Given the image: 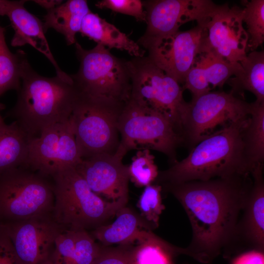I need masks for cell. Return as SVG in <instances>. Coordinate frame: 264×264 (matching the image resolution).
Masks as SVG:
<instances>
[{"label":"cell","mask_w":264,"mask_h":264,"mask_svg":"<svg viewBox=\"0 0 264 264\" xmlns=\"http://www.w3.org/2000/svg\"><path fill=\"white\" fill-rule=\"evenodd\" d=\"M263 163H258L251 174L253 183L241 220L239 242L243 241L253 249L264 248V180Z\"/></svg>","instance_id":"19"},{"label":"cell","mask_w":264,"mask_h":264,"mask_svg":"<svg viewBox=\"0 0 264 264\" xmlns=\"http://www.w3.org/2000/svg\"><path fill=\"white\" fill-rule=\"evenodd\" d=\"M129 62L130 100L165 116L181 134L180 113L185 102L182 87L148 57H135Z\"/></svg>","instance_id":"10"},{"label":"cell","mask_w":264,"mask_h":264,"mask_svg":"<svg viewBox=\"0 0 264 264\" xmlns=\"http://www.w3.org/2000/svg\"><path fill=\"white\" fill-rule=\"evenodd\" d=\"M22 85L10 112L15 121L33 138L47 127L69 119L79 93L73 82L35 72L26 57L22 66Z\"/></svg>","instance_id":"3"},{"label":"cell","mask_w":264,"mask_h":264,"mask_svg":"<svg viewBox=\"0 0 264 264\" xmlns=\"http://www.w3.org/2000/svg\"><path fill=\"white\" fill-rule=\"evenodd\" d=\"M22 165L0 175V219L22 221L51 214L54 204L53 182Z\"/></svg>","instance_id":"9"},{"label":"cell","mask_w":264,"mask_h":264,"mask_svg":"<svg viewBox=\"0 0 264 264\" xmlns=\"http://www.w3.org/2000/svg\"></svg>","instance_id":"39"},{"label":"cell","mask_w":264,"mask_h":264,"mask_svg":"<svg viewBox=\"0 0 264 264\" xmlns=\"http://www.w3.org/2000/svg\"><path fill=\"white\" fill-rule=\"evenodd\" d=\"M249 116L209 135L181 161L159 171L157 184H179L250 174L242 133Z\"/></svg>","instance_id":"2"},{"label":"cell","mask_w":264,"mask_h":264,"mask_svg":"<svg viewBox=\"0 0 264 264\" xmlns=\"http://www.w3.org/2000/svg\"><path fill=\"white\" fill-rule=\"evenodd\" d=\"M114 221L108 225L95 228L91 235L104 246L118 244L131 245L146 230L149 224L130 208L124 206L116 214Z\"/></svg>","instance_id":"20"},{"label":"cell","mask_w":264,"mask_h":264,"mask_svg":"<svg viewBox=\"0 0 264 264\" xmlns=\"http://www.w3.org/2000/svg\"><path fill=\"white\" fill-rule=\"evenodd\" d=\"M86 230L76 229L75 250L72 264H94L102 250Z\"/></svg>","instance_id":"31"},{"label":"cell","mask_w":264,"mask_h":264,"mask_svg":"<svg viewBox=\"0 0 264 264\" xmlns=\"http://www.w3.org/2000/svg\"><path fill=\"white\" fill-rule=\"evenodd\" d=\"M160 184H150L145 187L138 201L141 217L152 228L158 226L160 216L165 209L162 203Z\"/></svg>","instance_id":"30"},{"label":"cell","mask_w":264,"mask_h":264,"mask_svg":"<svg viewBox=\"0 0 264 264\" xmlns=\"http://www.w3.org/2000/svg\"><path fill=\"white\" fill-rule=\"evenodd\" d=\"M239 63L227 62L211 52L200 53L185 78L184 90H189L192 99L222 88L240 67Z\"/></svg>","instance_id":"18"},{"label":"cell","mask_w":264,"mask_h":264,"mask_svg":"<svg viewBox=\"0 0 264 264\" xmlns=\"http://www.w3.org/2000/svg\"><path fill=\"white\" fill-rule=\"evenodd\" d=\"M252 183L250 174L162 184L181 204L191 224V241L187 247L181 248V254L208 264L239 242L241 220Z\"/></svg>","instance_id":"1"},{"label":"cell","mask_w":264,"mask_h":264,"mask_svg":"<svg viewBox=\"0 0 264 264\" xmlns=\"http://www.w3.org/2000/svg\"><path fill=\"white\" fill-rule=\"evenodd\" d=\"M154 156L148 149L138 150L128 165L130 180L135 186L146 187L156 181L159 171Z\"/></svg>","instance_id":"29"},{"label":"cell","mask_w":264,"mask_h":264,"mask_svg":"<svg viewBox=\"0 0 264 264\" xmlns=\"http://www.w3.org/2000/svg\"><path fill=\"white\" fill-rule=\"evenodd\" d=\"M95 6L100 9L108 8L111 11L134 17L137 21H146V12L143 2L140 0H102Z\"/></svg>","instance_id":"33"},{"label":"cell","mask_w":264,"mask_h":264,"mask_svg":"<svg viewBox=\"0 0 264 264\" xmlns=\"http://www.w3.org/2000/svg\"><path fill=\"white\" fill-rule=\"evenodd\" d=\"M79 32L97 44L109 49L125 50L135 57H143L146 52L113 24L91 12L84 18Z\"/></svg>","instance_id":"21"},{"label":"cell","mask_w":264,"mask_h":264,"mask_svg":"<svg viewBox=\"0 0 264 264\" xmlns=\"http://www.w3.org/2000/svg\"><path fill=\"white\" fill-rule=\"evenodd\" d=\"M26 57L22 50L16 54L10 51L6 43L4 29L0 25V96L10 89L19 90Z\"/></svg>","instance_id":"27"},{"label":"cell","mask_w":264,"mask_h":264,"mask_svg":"<svg viewBox=\"0 0 264 264\" xmlns=\"http://www.w3.org/2000/svg\"><path fill=\"white\" fill-rule=\"evenodd\" d=\"M76 229H65L56 240L53 252L46 264H72Z\"/></svg>","instance_id":"32"},{"label":"cell","mask_w":264,"mask_h":264,"mask_svg":"<svg viewBox=\"0 0 264 264\" xmlns=\"http://www.w3.org/2000/svg\"><path fill=\"white\" fill-rule=\"evenodd\" d=\"M132 247L133 264H174V259L180 254V248L172 246L154 234L145 230Z\"/></svg>","instance_id":"25"},{"label":"cell","mask_w":264,"mask_h":264,"mask_svg":"<svg viewBox=\"0 0 264 264\" xmlns=\"http://www.w3.org/2000/svg\"><path fill=\"white\" fill-rule=\"evenodd\" d=\"M75 46L80 66L70 76L79 94L127 104L131 93L129 61L117 58L99 44L86 49L76 42Z\"/></svg>","instance_id":"5"},{"label":"cell","mask_w":264,"mask_h":264,"mask_svg":"<svg viewBox=\"0 0 264 264\" xmlns=\"http://www.w3.org/2000/svg\"><path fill=\"white\" fill-rule=\"evenodd\" d=\"M126 104L82 96L69 118L81 159L116 153L119 116Z\"/></svg>","instance_id":"7"},{"label":"cell","mask_w":264,"mask_h":264,"mask_svg":"<svg viewBox=\"0 0 264 264\" xmlns=\"http://www.w3.org/2000/svg\"><path fill=\"white\" fill-rule=\"evenodd\" d=\"M239 69L226 83L234 94L242 97L244 90L253 93L256 101L264 102V52L251 51L239 62Z\"/></svg>","instance_id":"23"},{"label":"cell","mask_w":264,"mask_h":264,"mask_svg":"<svg viewBox=\"0 0 264 264\" xmlns=\"http://www.w3.org/2000/svg\"><path fill=\"white\" fill-rule=\"evenodd\" d=\"M41 6L46 9L47 10L51 9L61 3H62V0H34Z\"/></svg>","instance_id":"37"},{"label":"cell","mask_w":264,"mask_h":264,"mask_svg":"<svg viewBox=\"0 0 264 264\" xmlns=\"http://www.w3.org/2000/svg\"><path fill=\"white\" fill-rule=\"evenodd\" d=\"M242 16V9L227 3L207 22V35L201 53L211 52L233 64L242 61L247 54L248 40Z\"/></svg>","instance_id":"15"},{"label":"cell","mask_w":264,"mask_h":264,"mask_svg":"<svg viewBox=\"0 0 264 264\" xmlns=\"http://www.w3.org/2000/svg\"><path fill=\"white\" fill-rule=\"evenodd\" d=\"M245 154L252 168L264 160V102L251 103L247 122L242 133Z\"/></svg>","instance_id":"26"},{"label":"cell","mask_w":264,"mask_h":264,"mask_svg":"<svg viewBox=\"0 0 264 264\" xmlns=\"http://www.w3.org/2000/svg\"><path fill=\"white\" fill-rule=\"evenodd\" d=\"M0 264H22L8 236L0 226Z\"/></svg>","instance_id":"35"},{"label":"cell","mask_w":264,"mask_h":264,"mask_svg":"<svg viewBox=\"0 0 264 264\" xmlns=\"http://www.w3.org/2000/svg\"><path fill=\"white\" fill-rule=\"evenodd\" d=\"M231 264H264V251L252 249L236 257Z\"/></svg>","instance_id":"36"},{"label":"cell","mask_w":264,"mask_h":264,"mask_svg":"<svg viewBox=\"0 0 264 264\" xmlns=\"http://www.w3.org/2000/svg\"><path fill=\"white\" fill-rule=\"evenodd\" d=\"M120 144L116 153L124 156L132 150H153L166 155L171 164L183 140L173 124L165 116L130 99L119 116Z\"/></svg>","instance_id":"6"},{"label":"cell","mask_w":264,"mask_h":264,"mask_svg":"<svg viewBox=\"0 0 264 264\" xmlns=\"http://www.w3.org/2000/svg\"><path fill=\"white\" fill-rule=\"evenodd\" d=\"M242 20L247 27V51L256 50L264 42V0L242 1Z\"/></svg>","instance_id":"28"},{"label":"cell","mask_w":264,"mask_h":264,"mask_svg":"<svg viewBox=\"0 0 264 264\" xmlns=\"http://www.w3.org/2000/svg\"><path fill=\"white\" fill-rule=\"evenodd\" d=\"M90 12L87 0H67L47 10L43 23L44 31L52 28L65 37L67 45L74 44L83 20Z\"/></svg>","instance_id":"22"},{"label":"cell","mask_w":264,"mask_h":264,"mask_svg":"<svg viewBox=\"0 0 264 264\" xmlns=\"http://www.w3.org/2000/svg\"><path fill=\"white\" fill-rule=\"evenodd\" d=\"M251 103L231 91H210L185 102L180 113L181 134L193 148L214 132L247 118Z\"/></svg>","instance_id":"8"},{"label":"cell","mask_w":264,"mask_h":264,"mask_svg":"<svg viewBox=\"0 0 264 264\" xmlns=\"http://www.w3.org/2000/svg\"><path fill=\"white\" fill-rule=\"evenodd\" d=\"M31 139L15 121L0 128V175L25 164Z\"/></svg>","instance_id":"24"},{"label":"cell","mask_w":264,"mask_h":264,"mask_svg":"<svg viewBox=\"0 0 264 264\" xmlns=\"http://www.w3.org/2000/svg\"><path fill=\"white\" fill-rule=\"evenodd\" d=\"M81 159L69 119L47 127L30 140L24 165L50 177L64 169L75 167Z\"/></svg>","instance_id":"13"},{"label":"cell","mask_w":264,"mask_h":264,"mask_svg":"<svg viewBox=\"0 0 264 264\" xmlns=\"http://www.w3.org/2000/svg\"><path fill=\"white\" fill-rule=\"evenodd\" d=\"M53 216L66 229L96 228L116 215L127 202L107 201L95 194L75 167L52 175Z\"/></svg>","instance_id":"4"},{"label":"cell","mask_w":264,"mask_h":264,"mask_svg":"<svg viewBox=\"0 0 264 264\" xmlns=\"http://www.w3.org/2000/svg\"><path fill=\"white\" fill-rule=\"evenodd\" d=\"M123 158L117 153L99 154L82 159L75 168L98 196L109 201L127 202L130 177Z\"/></svg>","instance_id":"16"},{"label":"cell","mask_w":264,"mask_h":264,"mask_svg":"<svg viewBox=\"0 0 264 264\" xmlns=\"http://www.w3.org/2000/svg\"><path fill=\"white\" fill-rule=\"evenodd\" d=\"M110 248L103 246L94 264H133L131 245Z\"/></svg>","instance_id":"34"},{"label":"cell","mask_w":264,"mask_h":264,"mask_svg":"<svg viewBox=\"0 0 264 264\" xmlns=\"http://www.w3.org/2000/svg\"><path fill=\"white\" fill-rule=\"evenodd\" d=\"M209 20L198 22L188 30H179L169 36L137 43L148 50V57L154 64L179 84H183L201 53Z\"/></svg>","instance_id":"11"},{"label":"cell","mask_w":264,"mask_h":264,"mask_svg":"<svg viewBox=\"0 0 264 264\" xmlns=\"http://www.w3.org/2000/svg\"><path fill=\"white\" fill-rule=\"evenodd\" d=\"M5 124V123L4 122V121L0 114V128L3 127Z\"/></svg>","instance_id":"38"},{"label":"cell","mask_w":264,"mask_h":264,"mask_svg":"<svg viewBox=\"0 0 264 264\" xmlns=\"http://www.w3.org/2000/svg\"><path fill=\"white\" fill-rule=\"evenodd\" d=\"M25 1L0 0V16L9 18L15 32L11 45H31L50 61L56 69L57 76L66 81L73 82L70 75L62 71L58 65L45 37L43 23L24 7Z\"/></svg>","instance_id":"17"},{"label":"cell","mask_w":264,"mask_h":264,"mask_svg":"<svg viewBox=\"0 0 264 264\" xmlns=\"http://www.w3.org/2000/svg\"><path fill=\"white\" fill-rule=\"evenodd\" d=\"M147 28L137 42L172 35L183 24L210 19L227 3L216 4L210 0H149L143 1Z\"/></svg>","instance_id":"12"},{"label":"cell","mask_w":264,"mask_h":264,"mask_svg":"<svg viewBox=\"0 0 264 264\" xmlns=\"http://www.w3.org/2000/svg\"><path fill=\"white\" fill-rule=\"evenodd\" d=\"M22 264H46L58 236L66 228L53 214L18 221L0 223Z\"/></svg>","instance_id":"14"}]
</instances>
